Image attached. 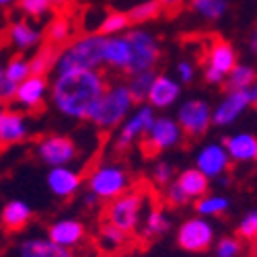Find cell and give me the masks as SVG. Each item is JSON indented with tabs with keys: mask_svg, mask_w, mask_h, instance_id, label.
Here are the masks:
<instances>
[{
	"mask_svg": "<svg viewBox=\"0 0 257 257\" xmlns=\"http://www.w3.org/2000/svg\"><path fill=\"white\" fill-rule=\"evenodd\" d=\"M107 89L105 76L97 70H68L60 72L54 87L52 97L56 107L70 117L87 119L91 107Z\"/></svg>",
	"mask_w": 257,
	"mask_h": 257,
	"instance_id": "1",
	"label": "cell"
},
{
	"mask_svg": "<svg viewBox=\"0 0 257 257\" xmlns=\"http://www.w3.org/2000/svg\"><path fill=\"white\" fill-rule=\"evenodd\" d=\"M146 204V191L144 189H125L117 198L109 200L105 208V222L119 228L127 237L134 234L140 226L142 212Z\"/></svg>",
	"mask_w": 257,
	"mask_h": 257,
	"instance_id": "2",
	"label": "cell"
},
{
	"mask_svg": "<svg viewBox=\"0 0 257 257\" xmlns=\"http://www.w3.org/2000/svg\"><path fill=\"white\" fill-rule=\"evenodd\" d=\"M103 44H105V35L99 33L76 39L72 46L62 50L56 62L58 74L68 70H97V66L103 64Z\"/></svg>",
	"mask_w": 257,
	"mask_h": 257,
	"instance_id": "3",
	"label": "cell"
},
{
	"mask_svg": "<svg viewBox=\"0 0 257 257\" xmlns=\"http://www.w3.org/2000/svg\"><path fill=\"white\" fill-rule=\"evenodd\" d=\"M132 97L127 93L125 84H117V87H107L103 95L97 99V103L91 107L87 119H91L101 130H111L123 117L127 115L132 107Z\"/></svg>",
	"mask_w": 257,
	"mask_h": 257,
	"instance_id": "4",
	"label": "cell"
},
{
	"mask_svg": "<svg viewBox=\"0 0 257 257\" xmlns=\"http://www.w3.org/2000/svg\"><path fill=\"white\" fill-rule=\"evenodd\" d=\"M89 187H91V194L97 200L109 202L117 198L119 194H123L125 189H130L132 179L121 165L107 163V165H99L93 169V173L89 175Z\"/></svg>",
	"mask_w": 257,
	"mask_h": 257,
	"instance_id": "5",
	"label": "cell"
},
{
	"mask_svg": "<svg viewBox=\"0 0 257 257\" xmlns=\"http://www.w3.org/2000/svg\"><path fill=\"white\" fill-rule=\"evenodd\" d=\"M202 60L206 64V70H204L206 80L212 84L214 82L218 84L234 68V64H237V54H234V48L226 39H222L218 35H212L208 39V46L204 48Z\"/></svg>",
	"mask_w": 257,
	"mask_h": 257,
	"instance_id": "6",
	"label": "cell"
},
{
	"mask_svg": "<svg viewBox=\"0 0 257 257\" xmlns=\"http://www.w3.org/2000/svg\"><path fill=\"white\" fill-rule=\"evenodd\" d=\"M127 44H130V64H127L125 72L136 74L142 70H153V66L161 58V50L157 39L142 29H134L125 35Z\"/></svg>",
	"mask_w": 257,
	"mask_h": 257,
	"instance_id": "7",
	"label": "cell"
},
{
	"mask_svg": "<svg viewBox=\"0 0 257 257\" xmlns=\"http://www.w3.org/2000/svg\"><path fill=\"white\" fill-rule=\"evenodd\" d=\"M138 140H140L142 155L151 159V157H157L159 153L167 151V148L175 146L181 140V127L173 119L159 117Z\"/></svg>",
	"mask_w": 257,
	"mask_h": 257,
	"instance_id": "8",
	"label": "cell"
},
{
	"mask_svg": "<svg viewBox=\"0 0 257 257\" xmlns=\"http://www.w3.org/2000/svg\"><path fill=\"white\" fill-rule=\"evenodd\" d=\"M214 243V226L204 218H189L177 230V245L189 253H204Z\"/></svg>",
	"mask_w": 257,
	"mask_h": 257,
	"instance_id": "9",
	"label": "cell"
},
{
	"mask_svg": "<svg viewBox=\"0 0 257 257\" xmlns=\"http://www.w3.org/2000/svg\"><path fill=\"white\" fill-rule=\"evenodd\" d=\"M179 123H181V134H185L189 140H196V138L204 136L212 123L210 105L202 99L185 101L179 109Z\"/></svg>",
	"mask_w": 257,
	"mask_h": 257,
	"instance_id": "10",
	"label": "cell"
},
{
	"mask_svg": "<svg viewBox=\"0 0 257 257\" xmlns=\"http://www.w3.org/2000/svg\"><path fill=\"white\" fill-rule=\"evenodd\" d=\"M37 157L50 167H66L78 157V146L68 136H46L37 144Z\"/></svg>",
	"mask_w": 257,
	"mask_h": 257,
	"instance_id": "11",
	"label": "cell"
},
{
	"mask_svg": "<svg viewBox=\"0 0 257 257\" xmlns=\"http://www.w3.org/2000/svg\"><path fill=\"white\" fill-rule=\"evenodd\" d=\"M255 101H257L255 84L241 91H228L226 97L216 107V111L212 113V121L216 125H228L247 109V105H255Z\"/></svg>",
	"mask_w": 257,
	"mask_h": 257,
	"instance_id": "12",
	"label": "cell"
},
{
	"mask_svg": "<svg viewBox=\"0 0 257 257\" xmlns=\"http://www.w3.org/2000/svg\"><path fill=\"white\" fill-rule=\"evenodd\" d=\"M27 136H29V125L23 111L17 109L0 111V153L15 144H21Z\"/></svg>",
	"mask_w": 257,
	"mask_h": 257,
	"instance_id": "13",
	"label": "cell"
},
{
	"mask_svg": "<svg viewBox=\"0 0 257 257\" xmlns=\"http://www.w3.org/2000/svg\"><path fill=\"white\" fill-rule=\"evenodd\" d=\"M48 91V82L46 76H39V74H29L23 82L17 84V95L15 101L19 105H23L25 109H29L31 113L41 111L44 109V97Z\"/></svg>",
	"mask_w": 257,
	"mask_h": 257,
	"instance_id": "14",
	"label": "cell"
},
{
	"mask_svg": "<svg viewBox=\"0 0 257 257\" xmlns=\"http://www.w3.org/2000/svg\"><path fill=\"white\" fill-rule=\"evenodd\" d=\"M196 169L200 173H204L208 179H216L220 175H224L228 167H230V159L224 151L222 144H208L204 146L198 159H196Z\"/></svg>",
	"mask_w": 257,
	"mask_h": 257,
	"instance_id": "15",
	"label": "cell"
},
{
	"mask_svg": "<svg viewBox=\"0 0 257 257\" xmlns=\"http://www.w3.org/2000/svg\"><path fill=\"white\" fill-rule=\"evenodd\" d=\"M155 121V113H153V107H142L138 109L130 119H127L121 127V132L115 140V148L117 151H127L132 146V142H136L148 127L153 125Z\"/></svg>",
	"mask_w": 257,
	"mask_h": 257,
	"instance_id": "16",
	"label": "cell"
},
{
	"mask_svg": "<svg viewBox=\"0 0 257 257\" xmlns=\"http://www.w3.org/2000/svg\"><path fill=\"white\" fill-rule=\"evenodd\" d=\"M84 234H87L84 224L78 222V220H72V218L56 220L48 228V239L54 241L60 247H66V249H72V247L80 245L82 239H84Z\"/></svg>",
	"mask_w": 257,
	"mask_h": 257,
	"instance_id": "17",
	"label": "cell"
},
{
	"mask_svg": "<svg viewBox=\"0 0 257 257\" xmlns=\"http://www.w3.org/2000/svg\"><path fill=\"white\" fill-rule=\"evenodd\" d=\"M80 181H82V175L68 167H52V171L48 173V187L58 198L74 196L80 187Z\"/></svg>",
	"mask_w": 257,
	"mask_h": 257,
	"instance_id": "18",
	"label": "cell"
},
{
	"mask_svg": "<svg viewBox=\"0 0 257 257\" xmlns=\"http://www.w3.org/2000/svg\"><path fill=\"white\" fill-rule=\"evenodd\" d=\"M181 89H179V84L171 78V76H155L153 84H151V89H148V103H151V107H159V109H165V107L169 105H173L179 97Z\"/></svg>",
	"mask_w": 257,
	"mask_h": 257,
	"instance_id": "19",
	"label": "cell"
},
{
	"mask_svg": "<svg viewBox=\"0 0 257 257\" xmlns=\"http://www.w3.org/2000/svg\"><path fill=\"white\" fill-rule=\"evenodd\" d=\"M21 257H74L72 249L60 247L48 237H31L25 239L19 247Z\"/></svg>",
	"mask_w": 257,
	"mask_h": 257,
	"instance_id": "20",
	"label": "cell"
},
{
	"mask_svg": "<svg viewBox=\"0 0 257 257\" xmlns=\"http://www.w3.org/2000/svg\"><path fill=\"white\" fill-rule=\"evenodd\" d=\"M224 151L232 161L251 163L257 157V138L253 134H234L224 140Z\"/></svg>",
	"mask_w": 257,
	"mask_h": 257,
	"instance_id": "21",
	"label": "cell"
},
{
	"mask_svg": "<svg viewBox=\"0 0 257 257\" xmlns=\"http://www.w3.org/2000/svg\"><path fill=\"white\" fill-rule=\"evenodd\" d=\"M0 37H3L0 46H15L19 50H27L39 41V31H35L25 21H19V23H13L7 31L0 33Z\"/></svg>",
	"mask_w": 257,
	"mask_h": 257,
	"instance_id": "22",
	"label": "cell"
},
{
	"mask_svg": "<svg viewBox=\"0 0 257 257\" xmlns=\"http://www.w3.org/2000/svg\"><path fill=\"white\" fill-rule=\"evenodd\" d=\"M74 33V23H72V17L66 15L64 11L58 13V17L52 19V23L46 29V44L64 50L68 46V41L72 39Z\"/></svg>",
	"mask_w": 257,
	"mask_h": 257,
	"instance_id": "23",
	"label": "cell"
},
{
	"mask_svg": "<svg viewBox=\"0 0 257 257\" xmlns=\"http://www.w3.org/2000/svg\"><path fill=\"white\" fill-rule=\"evenodd\" d=\"M103 64L123 70L130 64V44L125 37H105L103 44Z\"/></svg>",
	"mask_w": 257,
	"mask_h": 257,
	"instance_id": "24",
	"label": "cell"
},
{
	"mask_svg": "<svg viewBox=\"0 0 257 257\" xmlns=\"http://www.w3.org/2000/svg\"><path fill=\"white\" fill-rule=\"evenodd\" d=\"M33 212L23 200H13L3 208V226L11 232L23 230L31 222Z\"/></svg>",
	"mask_w": 257,
	"mask_h": 257,
	"instance_id": "25",
	"label": "cell"
},
{
	"mask_svg": "<svg viewBox=\"0 0 257 257\" xmlns=\"http://www.w3.org/2000/svg\"><path fill=\"white\" fill-rule=\"evenodd\" d=\"M175 183L179 185V189L187 196V200L206 196L208 194V185H210L208 177L204 173H200L198 169H187V171H183V173H179Z\"/></svg>",
	"mask_w": 257,
	"mask_h": 257,
	"instance_id": "26",
	"label": "cell"
},
{
	"mask_svg": "<svg viewBox=\"0 0 257 257\" xmlns=\"http://www.w3.org/2000/svg\"><path fill=\"white\" fill-rule=\"evenodd\" d=\"M62 50L60 48H54V46H48L44 44L41 46V50L33 56V60L29 62V68H31V74H39V76H46L54 66L56 62L60 58Z\"/></svg>",
	"mask_w": 257,
	"mask_h": 257,
	"instance_id": "27",
	"label": "cell"
},
{
	"mask_svg": "<svg viewBox=\"0 0 257 257\" xmlns=\"http://www.w3.org/2000/svg\"><path fill=\"white\" fill-rule=\"evenodd\" d=\"M169 228H171V222L165 216V212L159 210V208H153L142 222V237L144 239H155V237L165 234Z\"/></svg>",
	"mask_w": 257,
	"mask_h": 257,
	"instance_id": "28",
	"label": "cell"
},
{
	"mask_svg": "<svg viewBox=\"0 0 257 257\" xmlns=\"http://www.w3.org/2000/svg\"><path fill=\"white\" fill-rule=\"evenodd\" d=\"M127 243V234L121 232L119 228L111 226V224H103L101 230H99V247L107 253H115L119 251L123 245Z\"/></svg>",
	"mask_w": 257,
	"mask_h": 257,
	"instance_id": "29",
	"label": "cell"
},
{
	"mask_svg": "<svg viewBox=\"0 0 257 257\" xmlns=\"http://www.w3.org/2000/svg\"><path fill=\"white\" fill-rule=\"evenodd\" d=\"M153 80H155L153 70H142V72L130 74V84H125V89H127V93H130L132 101H144Z\"/></svg>",
	"mask_w": 257,
	"mask_h": 257,
	"instance_id": "30",
	"label": "cell"
},
{
	"mask_svg": "<svg viewBox=\"0 0 257 257\" xmlns=\"http://www.w3.org/2000/svg\"><path fill=\"white\" fill-rule=\"evenodd\" d=\"M226 76H228V80H226L228 91H241V89L251 87L255 82V70L251 66H239V64H234V68Z\"/></svg>",
	"mask_w": 257,
	"mask_h": 257,
	"instance_id": "31",
	"label": "cell"
},
{
	"mask_svg": "<svg viewBox=\"0 0 257 257\" xmlns=\"http://www.w3.org/2000/svg\"><path fill=\"white\" fill-rule=\"evenodd\" d=\"M31 74V68H29V60H25L23 56H13L9 60V64L3 68V76L15 84L23 82L27 76Z\"/></svg>",
	"mask_w": 257,
	"mask_h": 257,
	"instance_id": "32",
	"label": "cell"
},
{
	"mask_svg": "<svg viewBox=\"0 0 257 257\" xmlns=\"http://www.w3.org/2000/svg\"><path fill=\"white\" fill-rule=\"evenodd\" d=\"M228 206V200L222 196H202L196 204V210L202 216H222Z\"/></svg>",
	"mask_w": 257,
	"mask_h": 257,
	"instance_id": "33",
	"label": "cell"
},
{
	"mask_svg": "<svg viewBox=\"0 0 257 257\" xmlns=\"http://www.w3.org/2000/svg\"><path fill=\"white\" fill-rule=\"evenodd\" d=\"M125 15H127V21H130V23H146V21H153V19L161 17L163 11H161L157 0H148V3H142V5L134 7L130 13H125Z\"/></svg>",
	"mask_w": 257,
	"mask_h": 257,
	"instance_id": "34",
	"label": "cell"
},
{
	"mask_svg": "<svg viewBox=\"0 0 257 257\" xmlns=\"http://www.w3.org/2000/svg\"><path fill=\"white\" fill-rule=\"evenodd\" d=\"M226 0H191V9L210 21L220 19L226 13Z\"/></svg>",
	"mask_w": 257,
	"mask_h": 257,
	"instance_id": "35",
	"label": "cell"
},
{
	"mask_svg": "<svg viewBox=\"0 0 257 257\" xmlns=\"http://www.w3.org/2000/svg\"><path fill=\"white\" fill-rule=\"evenodd\" d=\"M127 25H130V21H127V15L125 13H107V17L101 21V25L97 29L99 35H113V33H119L123 29H127Z\"/></svg>",
	"mask_w": 257,
	"mask_h": 257,
	"instance_id": "36",
	"label": "cell"
},
{
	"mask_svg": "<svg viewBox=\"0 0 257 257\" xmlns=\"http://www.w3.org/2000/svg\"><path fill=\"white\" fill-rule=\"evenodd\" d=\"M243 245L237 237H222L216 243V257H239Z\"/></svg>",
	"mask_w": 257,
	"mask_h": 257,
	"instance_id": "37",
	"label": "cell"
},
{
	"mask_svg": "<svg viewBox=\"0 0 257 257\" xmlns=\"http://www.w3.org/2000/svg\"><path fill=\"white\" fill-rule=\"evenodd\" d=\"M237 234L241 239H245V241H253L257 237V214L255 212L245 214L243 220L237 226Z\"/></svg>",
	"mask_w": 257,
	"mask_h": 257,
	"instance_id": "38",
	"label": "cell"
},
{
	"mask_svg": "<svg viewBox=\"0 0 257 257\" xmlns=\"http://www.w3.org/2000/svg\"><path fill=\"white\" fill-rule=\"evenodd\" d=\"M19 5H21V9H23L25 15L35 17V19L44 17L52 7L50 0H19Z\"/></svg>",
	"mask_w": 257,
	"mask_h": 257,
	"instance_id": "39",
	"label": "cell"
},
{
	"mask_svg": "<svg viewBox=\"0 0 257 257\" xmlns=\"http://www.w3.org/2000/svg\"><path fill=\"white\" fill-rule=\"evenodd\" d=\"M165 202H167L169 206H173V208H179V206H185L189 200H187V196L183 194V191L179 189V185L173 181V183H169V187H167Z\"/></svg>",
	"mask_w": 257,
	"mask_h": 257,
	"instance_id": "40",
	"label": "cell"
},
{
	"mask_svg": "<svg viewBox=\"0 0 257 257\" xmlns=\"http://www.w3.org/2000/svg\"><path fill=\"white\" fill-rule=\"evenodd\" d=\"M171 177H173V167H171L169 163H159V165L155 167V173H153L155 183L167 185V183L171 181Z\"/></svg>",
	"mask_w": 257,
	"mask_h": 257,
	"instance_id": "41",
	"label": "cell"
},
{
	"mask_svg": "<svg viewBox=\"0 0 257 257\" xmlns=\"http://www.w3.org/2000/svg\"><path fill=\"white\" fill-rule=\"evenodd\" d=\"M15 95H17V84L3 76V80H0V103L15 101Z\"/></svg>",
	"mask_w": 257,
	"mask_h": 257,
	"instance_id": "42",
	"label": "cell"
},
{
	"mask_svg": "<svg viewBox=\"0 0 257 257\" xmlns=\"http://www.w3.org/2000/svg\"><path fill=\"white\" fill-rule=\"evenodd\" d=\"M157 3H159V7H161L163 13H167V15H175V13H179V11L183 9L185 0H157Z\"/></svg>",
	"mask_w": 257,
	"mask_h": 257,
	"instance_id": "43",
	"label": "cell"
},
{
	"mask_svg": "<svg viewBox=\"0 0 257 257\" xmlns=\"http://www.w3.org/2000/svg\"><path fill=\"white\" fill-rule=\"evenodd\" d=\"M177 70H179V76H181L183 82H189L191 78H194V66H191L189 62H181Z\"/></svg>",
	"mask_w": 257,
	"mask_h": 257,
	"instance_id": "44",
	"label": "cell"
},
{
	"mask_svg": "<svg viewBox=\"0 0 257 257\" xmlns=\"http://www.w3.org/2000/svg\"><path fill=\"white\" fill-rule=\"evenodd\" d=\"M70 0H50V5H58V7H66Z\"/></svg>",
	"mask_w": 257,
	"mask_h": 257,
	"instance_id": "45",
	"label": "cell"
},
{
	"mask_svg": "<svg viewBox=\"0 0 257 257\" xmlns=\"http://www.w3.org/2000/svg\"><path fill=\"white\" fill-rule=\"evenodd\" d=\"M9 3H13V0H0V5H9Z\"/></svg>",
	"mask_w": 257,
	"mask_h": 257,
	"instance_id": "46",
	"label": "cell"
},
{
	"mask_svg": "<svg viewBox=\"0 0 257 257\" xmlns=\"http://www.w3.org/2000/svg\"><path fill=\"white\" fill-rule=\"evenodd\" d=\"M0 80H3V66H0Z\"/></svg>",
	"mask_w": 257,
	"mask_h": 257,
	"instance_id": "47",
	"label": "cell"
}]
</instances>
